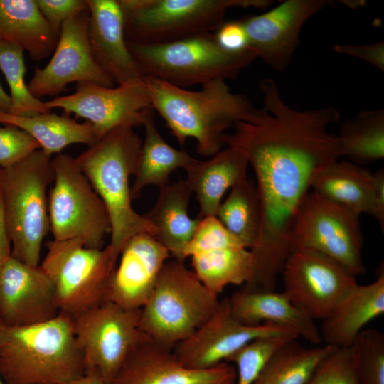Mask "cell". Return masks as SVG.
<instances>
[{
	"label": "cell",
	"mask_w": 384,
	"mask_h": 384,
	"mask_svg": "<svg viewBox=\"0 0 384 384\" xmlns=\"http://www.w3.org/2000/svg\"><path fill=\"white\" fill-rule=\"evenodd\" d=\"M262 92L264 110L256 108L247 120L237 122L222 142L251 164L260 201V231L251 250L255 273L245 287L270 292L293 251L294 223L313 181L342 151L336 134L328 130L340 118L335 107L294 109L275 85Z\"/></svg>",
	"instance_id": "cell-1"
},
{
	"label": "cell",
	"mask_w": 384,
	"mask_h": 384,
	"mask_svg": "<svg viewBox=\"0 0 384 384\" xmlns=\"http://www.w3.org/2000/svg\"><path fill=\"white\" fill-rule=\"evenodd\" d=\"M152 109L156 110L181 145L196 141L197 152L211 157L223 149V135L255 110L249 98L233 93L225 80H215L189 90L144 76Z\"/></svg>",
	"instance_id": "cell-2"
},
{
	"label": "cell",
	"mask_w": 384,
	"mask_h": 384,
	"mask_svg": "<svg viewBox=\"0 0 384 384\" xmlns=\"http://www.w3.org/2000/svg\"><path fill=\"white\" fill-rule=\"evenodd\" d=\"M85 374L73 319L25 326L0 325V375L5 384H60Z\"/></svg>",
	"instance_id": "cell-3"
},
{
	"label": "cell",
	"mask_w": 384,
	"mask_h": 384,
	"mask_svg": "<svg viewBox=\"0 0 384 384\" xmlns=\"http://www.w3.org/2000/svg\"><path fill=\"white\" fill-rule=\"evenodd\" d=\"M133 128L121 126L108 131L75 158L106 207L111 224L109 245L117 257L134 235L155 234L152 224L132 206L129 178L137 172L142 144Z\"/></svg>",
	"instance_id": "cell-4"
},
{
	"label": "cell",
	"mask_w": 384,
	"mask_h": 384,
	"mask_svg": "<svg viewBox=\"0 0 384 384\" xmlns=\"http://www.w3.org/2000/svg\"><path fill=\"white\" fill-rule=\"evenodd\" d=\"M220 301L184 261L169 260L140 309L142 329L152 343L172 350L213 315Z\"/></svg>",
	"instance_id": "cell-5"
},
{
	"label": "cell",
	"mask_w": 384,
	"mask_h": 384,
	"mask_svg": "<svg viewBox=\"0 0 384 384\" xmlns=\"http://www.w3.org/2000/svg\"><path fill=\"white\" fill-rule=\"evenodd\" d=\"M127 46L144 77L183 89L215 80L235 79L257 58L252 50L239 53L223 50L212 33L161 44L127 42Z\"/></svg>",
	"instance_id": "cell-6"
},
{
	"label": "cell",
	"mask_w": 384,
	"mask_h": 384,
	"mask_svg": "<svg viewBox=\"0 0 384 384\" xmlns=\"http://www.w3.org/2000/svg\"><path fill=\"white\" fill-rule=\"evenodd\" d=\"M3 170L11 255L38 265L41 244L50 230L47 189L54 178L51 158L38 149Z\"/></svg>",
	"instance_id": "cell-7"
},
{
	"label": "cell",
	"mask_w": 384,
	"mask_h": 384,
	"mask_svg": "<svg viewBox=\"0 0 384 384\" xmlns=\"http://www.w3.org/2000/svg\"><path fill=\"white\" fill-rule=\"evenodd\" d=\"M127 42L169 43L215 31L233 7L265 9L270 0H117Z\"/></svg>",
	"instance_id": "cell-8"
},
{
	"label": "cell",
	"mask_w": 384,
	"mask_h": 384,
	"mask_svg": "<svg viewBox=\"0 0 384 384\" xmlns=\"http://www.w3.org/2000/svg\"><path fill=\"white\" fill-rule=\"evenodd\" d=\"M41 267L51 279L59 314L72 319L107 301L118 257L105 248L86 247L74 238L50 240Z\"/></svg>",
	"instance_id": "cell-9"
},
{
	"label": "cell",
	"mask_w": 384,
	"mask_h": 384,
	"mask_svg": "<svg viewBox=\"0 0 384 384\" xmlns=\"http://www.w3.org/2000/svg\"><path fill=\"white\" fill-rule=\"evenodd\" d=\"M53 185L48 198L53 240L80 239L90 248L102 247L111 231L106 207L80 169L75 158L58 154L51 159Z\"/></svg>",
	"instance_id": "cell-10"
},
{
	"label": "cell",
	"mask_w": 384,
	"mask_h": 384,
	"mask_svg": "<svg viewBox=\"0 0 384 384\" xmlns=\"http://www.w3.org/2000/svg\"><path fill=\"white\" fill-rule=\"evenodd\" d=\"M85 373L97 372L107 384L129 356L151 342L140 324V309L128 310L107 300L73 319Z\"/></svg>",
	"instance_id": "cell-11"
},
{
	"label": "cell",
	"mask_w": 384,
	"mask_h": 384,
	"mask_svg": "<svg viewBox=\"0 0 384 384\" xmlns=\"http://www.w3.org/2000/svg\"><path fill=\"white\" fill-rule=\"evenodd\" d=\"M292 240L293 250L317 251L340 263L355 277L366 272L359 217L313 191L298 210Z\"/></svg>",
	"instance_id": "cell-12"
},
{
	"label": "cell",
	"mask_w": 384,
	"mask_h": 384,
	"mask_svg": "<svg viewBox=\"0 0 384 384\" xmlns=\"http://www.w3.org/2000/svg\"><path fill=\"white\" fill-rule=\"evenodd\" d=\"M284 291L291 302L314 320H324L357 284L340 263L317 251L294 250L282 272Z\"/></svg>",
	"instance_id": "cell-13"
},
{
	"label": "cell",
	"mask_w": 384,
	"mask_h": 384,
	"mask_svg": "<svg viewBox=\"0 0 384 384\" xmlns=\"http://www.w3.org/2000/svg\"><path fill=\"white\" fill-rule=\"evenodd\" d=\"M88 7L62 25L58 43L48 64L36 67L28 88L41 100L66 90L72 82H90L107 87L115 85L95 61L88 40Z\"/></svg>",
	"instance_id": "cell-14"
},
{
	"label": "cell",
	"mask_w": 384,
	"mask_h": 384,
	"mask_svg": "<svg viewBox=\"0 0 384 384\" xmlns=\"http://www.w3.org/2000/svg\"><path fill=\"white\" fill-rule=\"evenodd\" d=\"M46 103L50 110L60 108L67 115L87 119L99 137L118 127L142 125L144 112L152 109L144 78L116 87L78 82L73 94Z\"/></svg>",
	"instance_id": "cell-15"
},
{
	"label": "cell",
	"mask_w": 384,
	"mask_h": 384,
	"mask_svg": "<svg viewBox=\"0 0 384 384\" xmlns=\"http://www.w3.org/2000/svg\"><path fill=\"white\" fill-rule=\"evenodd\" d=\"M193 271L212 293L219 296L230 284H247L255 273L250 250L231 235L215 216L201 219L184 252Z\"/></svg>",
	"instance_id": "cell-16"
},
{
	"label": "cell",
	"mask_w": 384,
	"mask_h": 384,
	"mask_svg": "<svg viewBox=\"0 0 384 384\" xmlns=\"http://www.w3.org/2000/svg\"><path fill=\"white\" fill-rule=\"evenodd\" d=\"M289 333L295 334L272 324L250 326L240 322L231 312L228 298H225L213 315L190 337L176 345L172 352L186 367L208 368L227 362L257 338Z\"/></svg>",
	"instance_id": "cell-17"
},
{
	"label": "cell",
	"mask_w": 384,
	"mask_h": 384,
	"mask_svg": "<svg viewBox=\"0 0 384 384\" xmlns=\"http://www.w3.org/2000/svg\"><path fill=\"white\" fill-rule=\"evenodd\" d=\"M58 314L53 282L41 265L11 255L0 262V325H33Z\"/></svg>",
	"instance_id": "cell-18"
},
{
	"label": "cell",
	"mask_w": 384,
	"mask_h": 384,
	"mask_svg": "<svg viewBox=\"0 0 384 384\" xmlns=\"http://www.w3.org/2000/svg\"><path fill=\"white\" fill-rule=\"evenodd\" d=\"M329 0H287L265 13L242 20L250 49L277 71L289 65L304 23L331 4Z\"/></svg>",
	"instance_id": "cell-19"
},
{
	"label": "cell",
	"mask_w": 384,
	"mask_h": 384,
	"mask_svg": "<svg viewBox=\"0 0 384 384\" xmlns=\"http://www.w3.org/2000/svg\"><path fill=\"white\" fill-rule=\"evenodd\" d=\"M170 257L168 250L152 235L140 233L132 236L119 254L109 282L107 300L125 309H141Z\"/></svg>",
	"instance_id": "cell-20"
},
{
	"label": "cell",
	"mask_w": 384,
	"mask_h": 384,
	"mask_svg": "<svg viewBox=\"0 0 384 384\" xmlns=\"http://www.w3.org/2000/svg\"><path fill=\"white\" fill-rule=\"evenodd\" d=\"M236 370L230 362L208 368L183 365L172 350L152 342L134 350L107 384H235Z\"/></svg>",
	"instance_id": "cell-21"
},
{
	"label": "cell",
	"mask_w": 384,
	"mask_h": 384,
	"mask_svg": "<svg viewBox=\"0 0 384 384\" xmlns=\"http://www.w3.org/2000/svg\"><path fill=\"white\" fill-rule=\"evenodd\" d=\"M88 40L98 66L117 85L143 80L124 33V15L117 0H87Z\"/></svg>",
	"instance_id": "cell-22"
},
{
	"label": "cell",
	"mask_w": 384,
	"mask_h": 384,
	"mask_svg": "<svg viewBox=\"0 0 384 384\" xmlns=\"http://www.w3.org/2000/svg\"><path fill=\"white\" fill-rule=\"evenodd\" d=\"M228 299L233 316L244 324H272L292 331L314 346L321 341L314 321L298 309L283 292L243 287Z\"/></svg>",
	"instance_id": "cell-23"
},
{
	"label": "cell",
	"mask_w": 384,
	"mask_h": 384,
	"mask_svg": "<svg viewBox=\"0 0 384 384\" xmlns=\"http://www.w3.org/2000/svg\"><path fill=\"white\" fill-rule=\"evenodd\" d=\"M384 313V274L364 285L356 284L322 320L320 336L326 345L348 348L363 327Z\"/></svg>",
	"instance_id": "cell-24"
},
{
	"label": "cell",
	"mask_w": 384,
	"mask_h": 384,
	"mask_svg": "<svg viewBox=\"0 0 384 384\" xmlns=\"http://www.w3.org/2000/svg\"><path fill=\"white\" fill-rule=\"evenodd\" d=\"M191 189L183 179L159 189L154 206L143 216L155 228L154 237L174 259L184 261V252L191 240L200 219L188 215Z\"/></svg>",
	"instance_id": "cell-25"
},
{
	"label": "cell",
	"mask_w": 384,
	"mask_h": 384,
	"mask_svg": "<svg viewBox=\"0 0 384 384\" xmlns=\"http://www.w3.org/2000/svg\"><path fill=\"white\" fill-rule=\"evenodd\" d=\"M248 164L242 153L227 146L208 160L196 159L185 170L186 181L199 203L197 218L215 216L225 193L247 177Z\"/></svg>",
	"instance_id": "cell-26"
},
{
	"label": "cell",
	"mask_w": 384,
	"mask_h": 384,
	"mask_svg": "<svg viewBox=\"0 0 384 384\" xmlns=\"http://www.w3.org/2000/svg\"><path fill=\"white\" fill-rule=\"evenodd\" d=\"M58 38L35 0H0V40L20 47L33 61L53 54Z\"/></svg>",
	"instance_id": "cell-27"
},
{
	"label": "cell",
	"mask_w": 384,
	"mask_h": 384,
	"mask_svg": "<svg viewBox=\"0 0 384 384\" xmlns=\"http://www.w3.org/2000/svg\"><path fill=\"white\" fill-rule=\"evenodd\" d=\"M142 126L144 138L130 189L132 200L138 198L146 186H154L161 189L167 186L174 171L181 168L186 170L196 161L186 151L172 147L162 138L155 126L153 109L144 112Z\"/></svg>",
	"instance_id": "cell-28"
},
{
	"label": "cell",
	"mask_w": 384,
	"mask_h": 384,
	"mask_svg": "<svg viewBox=\"0 0 384 384\" xmlns=\"http://www.w3.org/2000/svg\"><path fill=\"white\" fill-rule=\"evenodd\" d=\"M374 174L358 164L336 160L320 171L311 191L343 206L357 216L372 215Z\"/></svg>",
	"instance_id": "cell-29"
},
{
	"label": "cell",
	"mask_w": 384,
	"mask_h": 384,
	"mask_svg": "<svg viewBox=\"0 0 384 384\" xmlns=\"http://www.w3.org/2000/svg\"><path fill=\"white\" fill-rule=\"evenodd\" d=\"M0 123L20 128L30 134L48 156L60 154L66 146L73 144H95L99 137L93 126L86 121L79 123L76 119L63 114H38L31 117L11 115L0 110Z\"/></svg>",
	"instance_id": "cell-30"
},
{
	"label": "cell",
	"mask_w": 384,
	"mask_h": 384,
	"mask_svg": "<svg viewBox=\"0 0 384 384\" xmlns=\"http://www.w3.org/2000/svg\"><path fill=\"white\" fill-rule=\"evenodd\" d=\"M290 339L270 357L254 384H306L324 358L334 348H307Z\"/></svg>",
	"instance_id": "cell-31"
},
{
	"label": "cell",
	"mask_w": 384,
	"mask_h": 384,
	"mask_svg": "<svg viewBox=\"0 0 384 384\" xmlns=\"http://www.w3.org/2000/svg\"><path fill=\"white\" fill-rule=\"evenodd\" d=\"M216 218L245 247L255 245L261 226L260 201L255 182L247 177L231 188L220 204Z\"/></svg>",
	"instance_id": "cell-32"
},
{
	"label": "cell",
	"mask_w": 384,
	"mask_h": 384,
	"mask_svg": "<svg viewBox=\"0 0 384 384\" xmlns=\"http://www.w3.org/2000/svg\"><path fill=\"white\" fill-rule=\"evenodd\" d=\"M342 156L356 164H368L384 157V110L359 112L344 122L336 134Z\"/></svg>",
	"instance_id": "cell-33"
},
{
	"label": "cell",
	"mask_w": 384,
	"mask_h": 384,
	"mask_svg": "<svg viewBox=\"0 0 384 384\" xmlns=\"http://www.w3.org/2000/svg\"><path fill=\"white\" fill-rule=\"evenodd\" d=\"M24 51L18 46L0 40V69L10 88L11 105L8 114L31 117L50 113L46 102L35 97L24 80L26 72Z\"/></svg>",
	"instance_id": "cell-34"
},
{
	"label": "cell",
	"mask_w": 384,
	"mask_h": 384,
	"mask_svg": "<svg viewBox=\"0 0 384 384\" xmlns=\"http://www.w3.org/2000/svg\"><path fill=\"white\" fill-rule=\"evenodd\" d=\"M294 338L299 337L293 333L262 337L240 348L227 361L235 364V384H254L272 354Z\"/></svg>",
	"instance_id": "cell-35"
},
{
	"label": "cell",
	"mask_w": 384,
	"mask_h": 384,
	"mask_svg": "<svg viewBox=\"0 0 384 384\" xmlns=\"http://www.w3.org/2000/svg\"><path fill=\"white\" fill-rule=\"evenodd\" d=\"M360 384H384V334L363 329L351 346Z\"/></svg>",
	"instance_id": "cell-36"
},
{
	"label": "cell",
	"mask_w": 384,
	"mask_h": 384,
	"mask_svg": "<svg viewBox=\"0 0 384 384\" xmlns=\"http://www.w3.org/2000/svg\"><path fill=\"white\" fill-rule=\"evenodd\" d=\"M306 384H360L351 346L334 348Z\"/></svg>",
	"instance_id": "cell-37"
},
{
	"label": "cell",
	"mask_w": 384,
	"mask_h": 384,
	"mask_svg": "<svg viewBox=\"0 0 384 384\" xmlns=\"http://www.w3.org/2000/svg\"><path fill=\"white\" fill-rule=\"evenodd\" d=\"M38 149L39 144L26 132L12 125L0 127V168L10 167Z\"/></svg>",
	"instance_id": "cell-38"
},
{
	"label": "cell",
	"mask_w": 384,
	"mask_h": 384,
	"mask_svg": "<svg viewBox=\"0 0 384 384\" xmlns=\"http://www.w3.org/2000/svg\"><path fill=\"white\" fill-rule=\"evenodd\" d=\"M35 1L41 14L58 36L65 21L88 7L87 0Z\"/></svg>",
	"instance_id": "cell-39"
},
{
	"label": "cell",
	"mask_w": 384,
	"mask_h": 384,
	"mask_svg": "<svg viewBox=\"0 0 384 384\" xmlns=\"http://www.w3.org/2000/svg\"><path fill=\"white\" fill-rule=\"evenodd\" d=\"M214 36L218 45L228 52L239 53L250 50L249 38L242 20L223 22Z\"/></svg>",
	"instance_id": "cell-40"
},
{
	"label": "cell",
	"mask_w": 384,
	"mask_h": 384,
	"mask_svg": "<svg viewBox=\"0 0 384 384\" xmlns=\"http://www.w3.org/2000/svg\"><path fill=\"white\" fill-rule=\"evenodd\" d=\"M334 49L337 53L362 59L384 71L383 41L366 45L336 44Z\"/></svg>",
	"instance_id": "cell-41"
},
{
	"label": "cell",
	"mask_w": 384,
	"mask_h": 384,
	"mask_svg": "<svg viewBox=\"0 0 384 384\" xmlns=\"http://www.w3.org/2000/svg\"><path fill=\"white\" fill-rule=\"evenodd\" d=\"M374 174L372 216L384 227V171L378 170Z\"/></svg>",
	"instance_id": "cell-42"
},
{
	"label": "cell",
	"mask_w": 384,
	"mask_h": 384,
	"mask_svg": "<svg viewBox=\"0 0 384 384\" xmlns=\"http://www.w3.org/2000/svg\"><path fill=\"white\" fill-rule=\"evenodd\" d=\"M4 170L0 168V262L11 255V245L9 237L6 220L5 203L3 191Z\"/></svg>",
	"instance_id": "cell-43"
},
{
	"label": "cell",
	"mask_w": 384,
	"mask_h": 384,
	"mask_svg": "<svg viewBox=\"0 0 384 384\" xmlns=\"http://www.w3.org/2000/svg\"><path fill=\"white\" fill-rule=\"evenodd\" d=\"M60 384H107L95 371L86 373L85 375L74 380Z\"/></svg>",
	"instance_id": "cell-44"
},
{
	"label": "cell",
	"mask_w": 384,
	"mask_h": 384,
	"mask_svg": "<svg viewBox=\"0 0 384 384\" xmlns=\"http://www.w3.org/2000/svg\"><path fill=\"white\" fill-rule=\"evenodd\" d=\"M11 100L10 96L5 92L0 83V110L8 113L11 108Z\"/></svg>",
	"instance_id": "cell-45"
},
{
	"label": "cell",
	"mask_w": 384,
	"mask_h": 384,
	"mask_svg": "<svg viewBox=\"0 0 384 384\" xmlns=\"http://www.w3.org/2000/svg\"><path fill=\"white\" fill-rule=\"evenodd\" d=\"M0 384H5L0 375Z\"/></svg>",
	"instance_id": "cell-46"
}]
</instances>
